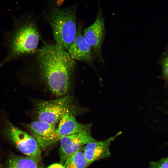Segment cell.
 Segmentation results:
<instances>
[{
    "label": "cell",
    "mask_w": 168,
    "mask_h": 168,
    "mask_svg": "<svg viewBox=\"0 0 168 168\" xmlns=\"http://www.w3.org/2000/svg\"><path fill=\"white\" fill-rule=\"evenodd\" d=\"M12 28L3 31L2 45L7 53L0 63V68L14 60L24 58L38 49L40 35L36 18L32 13L25 14L19 18L13 17Z\"/></svg>",
    "instance_id": "7a4b0ae2"
},
{
    "label": "cell",
    "mask_w": 168,
    "mask_h": 168,
    "mask_svg": "<svg viewBox=\"0 0 168 168\" xmlns=\"http://www.w3.org/2000/svg\"><path fill=\"white\" fill-rule=\"evenodd\" d=\"M63 165L65 168H87L89 166L84 156L82 148L68 156Z\"/></svg>",
    "instance_id": "7c38bea8"
},
{
    "label": "cell",
    "mask_w": 168,
    "mask_h": 168,
    "mask_svg": "<svg viewBox=\"0 0 168 168\" xmlns=\"http://www.w3.org/2000/svg\"><path fill=\"white\" fill-rule=\"evenodd\" d=\"M47 168H65L63 165L61 163H54L51 164Z\"/></svg>",
    "instance_id": "2e32d148"
},
{
    "label": "cell",
    "mask_w": 168,
    "mask_h": 168,
    "mask_svg": "<svg viewBox=\"0 0 168 168\" xmlns=\"http://www.w3.org/2000/svg\"><path fill=\"white\" fill-rule=\"evenodd\" d=\"M115 135L100 141L89 142L82 147L85 157L89 166L94 162L109 157L110 155V147L111 142L118 135Z\"/></svg>",
    "instance_id": "30bf717a"
},
{
    "label": "cell",
    "mask_w": 168,
    "mask_h": 168,
    "mask_svg": "<svg viewBox=\"0 0 168 168\" xmlns=\"http://www.w3.org/2000/svg\"><path fill=\"white\" fill-rule=\"evenodd\" d=\"M161 64L163 75L168 81V54L163 59Z\"/></svg>",
    "instance_id": "9a60e30c"
},
{
    "label": "cell",
    "mask_w": 168,
    "mask_h": 168,
    "mask_svg": "<svg viewBox=\"0 0 168 168\" xmlns=\"http://www.w3.org/2000/svg\"><path fill=\"white\" fill-rule=\"evenodd\" d=\"M0 116V128L2 133L21 152L37 162L40 161V148L34 138L15 126L4 111H2Z\"/></svg>",
    "instance_id": "277c9868"
},
{
    "label": "cell",
    "mask_w": 168,
    "mask_h": 168,
    "mask_svg": "<svg viewBox=\"0 0 168 168\" xmlns=\"http://www.w3.org/2000/svg\"><path fill=\"white\" fill-rule=\"evenodd\" d=\"M91 126L89 124L82 131L63 137L59 139L61 163L63 165L68 156L82 148V146L96 141L91 135Z\"/></svg>",
    "instance_id": "ba28073f"
},
{
    "label": "cell",
    "mask_w": 168,
    "mask_h": 168,
    "mask_svg": "<svg viewBox=\"0 0 168 168\" xmlns=\"http://www.w3.org/2000/svg\"><path fill=\"white\" fill-rule=\"evenodd\" d=\"M149 168H168V156L158 161L150 162Z\"/></svg>",
    "instance_id": "5bb4252c"
},
{
    "label": "cell",
    "mask_w": 168,
    "mask_h": 168,
    "mask_svg": "<svg viewBox=\"0 0 168 168\" xmlns=\"http://www.w3.org/2000/svg\"><path fill=\"white\" fill-rule=\"evenodd\" d=\"M35 113L38 120L56 125L68 113L75 114L76 108L72 99L66 96L52 100H41L36 104Z\"/></svg>",
    "instance_id": "5b68a950"
},
{
    "label": "cell",
    "mask_w": 168,
    "mask_h": 168,
    "mask_svg": "<svg viewBox=\"0 0 168 168\" xmlns=\"http://www.w3.org/2000/svg\"><path fill=\"white\" fill-rule=\"evenodd\" d=\"M37 163L27 156H12L8 161L7 168H37Z\"/></svg>",
    "instance_id": "4fadbf2b"
},
{
    "label": "cell",
    "mask_w": 168,
    "mask_h": 168,
    "mask_svg": "<svg viewBox=\"0 0 168 168\" xmlns=\"http://www.w3.org/2000/svg\"><path fill=\"white\" fill-rule=\"evenodd\" d=\"M25 127L40 149H45L59 140L55 125L37 120L26 124Z\"/></svg>",
    "instance_id": "52a82bcc"
},
{
    "label": "cell",
    "mask_w": 168,
    "mask_h": 168,
    "mask_svg": "<svg viewBox=\"0 0 168 168\" xmlns=\"http://www.w3.org/2000/svg\"><path fill=\"white\" fill-rule=\"evenodd\" d=\"M0 168H1V166H0Z\"/></svg>",
    "instance_id": "e0dca14e"
},
{
    "label": "cell",
    "mask_w": 168,
    "mask_h": 168,
    "mask_svg": "<svg viewBox=\"0 0 168 168\" xmlns=\"http://www.w3.org/2000/svg\"><path fill=\"white\" fill-rule=\"evenodd\" d=\"M83 24L79 22L75 37L67 52L72 59L85 63L94 68V63L96 59L83 36Z\"/></svg>",
    "instance_id": "9c48e42d"
},
{
    "label": "cell",
    "mask_w": 168,
    "mask_h": 168,
    "mask_svg": "<svg viewBox=\"0 0 168 168\" xmlns=\"http://www.w3.org/2000/svg\"><path fill=\"white\" fill-rule=\"evenodd\" d=\"M94 22L83 31V36L90 45L93 54L100 63L104 66L105 61L102 53V47L105 36V24L103 11L100 5Z\"/></svg>",
    "instance_id": "8992f818"
},
{
    "label": "cell",
    "mask_w": 168,
    "mask_h": 168,
    "mask_svg": "<svg viewBox=\"0 0 168 168\" xmlns=\"http://www.w3.org/2000/svg\"><path fill=\"white\" fill-rule=\"evenodd\" d=\"M26 58L17 76L22 83L44 86L58 97L64 96L72 83L76 62L58 45L44 42Z\"/></svg>",
    "instance_id": "6da1fadb"
},
{
    "label": "cell",
    "mask_w": 168,
    "mask_h": 168,
    "mask_svg": "<svg viewBox=\"0 0 168 168\" xmlns=\"http://www.w3.org/2000/svg\"><path fill=\"white\" fill-rule=\"evenodd\" d=\"M47 1L42 11V16L52 29L56 44L67 51L77 31L79 3L77 2L69 7H63L58 6L55 0Z\"/></svg>",
    "instance_id": "3957f363"
},
{
    "label": "cell",
    "mask_w": 168,
    "mask_h": 168,
    "mask_svg": "<svg viewBox=\"0 0 168 168\" xmlns=\"http://www.w3.org/2000/svg\"><path fill=\"white\" fill-rule=\"evenodd\" d=\"M72 113H68L60 119L57 128L59 140L63 137L76 134L84 130L88 124L79 123Z\"/></svg>",
    "instance_id": "8fae6325"
}]
</instances>
